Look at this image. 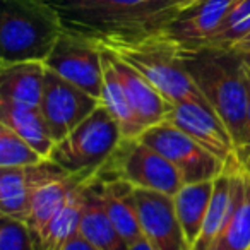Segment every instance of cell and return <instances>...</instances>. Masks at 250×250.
Here are the masks:
<instances>
[{"instance_id": "obj_1", "label": "cell", "mask_w": 250, "mask_h": 250, "mask_svg": "<svg viewBox=\"0 0 250 250\" xmlns=\"http://www.w3.org/2000/svg\"><path fill=\"white\" fill-rule=\"evenodd\" d=\"M93 40L101 50L132 65L171 103L192 101L211 106L185 69L180 48L160 31L106 35Z\"/></svg>"}, {"instance_id": "obj_2", "label": "cell", "mask_w": 250, "mask_h": 250, "mask_svg": "<svg viewBox=\"0 0 250 250\" xmlns=\"http://www.w3.org/2000/svg\"><path fill=\"white\" fill-rule=\"evenodd\" d=\"M182 53V60L195 86L208 100L238 147L243 165L247 141V101L249 79L247 67L231 52L201 48ZM245 168V167H243Z\"/></svg>"}, {"instance_id": "obj_3", "label": "cell", "mask_w": 250, "mask_h": 250, "mask_svg": "<svg viewBox=\"0 0 250 250\" xmlns=\"http://www.w3.org/2000/svg\"><path fill=\"white\" fill-rule=\"evenodd\" d=\"M65 24L52 0H2L0 65L43 62Z\"/></svg>"}, {"instance_id": "obj_4", "label": "cell", "mask_w": 250, "mask_h": 250, "mask_svg": "<svg viewBox=\"0 0 250 250\" xmlns=\"http://www.w3.org/2000/svg\"><path fill=\"white\" fill-rule=\"evenodd\" d=\"M65 28L89 38L153 31L151 0H52Z\"/></svg>"}, {"instance_id": "obj_5", "label": "cell", "mask_w": 250, "mask_h": 250, "mask_svg": "<svg viewBox=\"0 0 250 250\" xmlns=\"http://www.w3.org/2000/svg\"><path fill=\"white\" fill-rule=\"evenodd\" d=\"M122 132L103 103L55 144L48 160L69 173H96L122 143Z\"/></svg>"}, {"instance_id": "obj_6", "label": "cell", "mask_w": 250, "mask_h": 250, "mask_svg": "<svg viewBox=\"0 0 250 250\" xmlns=\"http://www.w3.org/2000/svg\"><path fill=\"white\" fill-rule=\"evenodd\" d=\"M103 178H120L137 188L175 195L185 185L180 171L141 139H122L110 160L98 170Z\"/></svg>"}, {"instance_id": "obj_7", "label": "cell", "mask_w": 250, "mask_h": 250, "mask_svg": "<svg viewBox=\"0 0 250 250\" xmlns=\"http://www.w3.org/2000/svg\"><path fill=\"white\" fill-rule=\"evenodd\" d=\"M139 139L167 158L180 171L185 184L214 180L226 171L218 158L168 120L147 127Z\"/></svg>"}, {"instance_id": "obj_8", "label": "cell", "mask_w": 250, "mask_h": 250, "mask_svg": "<svg viewBox=\"0 0 250 250\" xmlns=\"http://www.w3.org/2000/svg\"><path fill=\"white\" fill-rule=\"evenodd\" d=\"M45 67L101 100L103 52L93 38L65 28L45 60Z\"/></svg>"}, {"instance_id": "obj_9", "label": "cell", "mask_w": 250, "mask_h": 250, "mask_svg": "<svg viewBox=\"0 0 250 250\" xmlns=\"http://www.w3.org/2000/svg\"><path fill=\"white\" fill-rule=\"evenodd\" d=\"M165 120L173 124L194 141H197L202 147H206L212 156L225 165L226 171L243 170L235 139L211 106L192 101L173 103Z\"/></svg>"}, {"instance_id": "obj_10", "label": "cell", "mask_w": 250, "mask_h": 250, "mask_svg": "<svg viewBox=\"0 0 250 250\" xmlns=\"http://www.w3.org/2000/svg\"><path fill=\"white\" fill-rule=\"evenodd\" d=\"M100 104L101 100L60 77L53 70L46 69L45 89L40 108L55 144L69 136Z\"/></svg>"}, {"instance_id": "obj_11", "label": "cell", "mask_w": 250, "mask_h": 250, "mask_svg": "<svg viewBox=\"0 0 250 250\" xmlns=\"http://www.w3.org/2000/svg\"><path fill=\"white\" fill-rule=\"evenodd\" d=\"M235 0H195L175 12L160 29L163 36L184 52L201 50L216 31Z\"/></svg>"}, {"instance_id": "obj_12", "label": "cell", "mask_w": 250, "mask_h": 250, "mask_svg": "<svg viewBox=\"0 0 250 250\" xmlns=\"http://www.w3.org/2000/svg\"><path fill=\"white\" fill-rule=\"evenodd\" d=\"M143 233L156 250H190L178 221L173 195L134 187Z\"/></svg>"}, {"instance_id": "obj_13", "label": "cell", "mask_w": 250, "mask_h": 250, "mask_svg": "<svg viewBox=\"0 0 250 250\" xmlns=\"http://www.w3.org/2000/svg\"><path fill=\"white\" fill-rule=\"evenodd\" d=\"M60 173H65V170L55 165L52 160H45L33 167L0 168V211L2 214L26 223L33 190L45 180Z\"/></svg>"}, {"instance_id": "obj_14", "label": "cell", "mask_w": 250, "mask_h": 250, "mask_svg": "<svg viewBox=\"0 0 250 250\" xmlns=\"http://www.w3.org/2000/svg\"><path fill=\"white\" fill-rule=\"evenodd\" d=\"M103 52L110 59L111 65H113L115 72H117L118 79L125 89V94L129 98L137 118L144 125V129L163 122L173 103L167 100L143 74L137 72L125 60L118 59L117 55L106 52V50H103Z\"/></svg>"}, {"instance_id": "obj_15", "label": "cell", "mask_w": 250, "mask_h": 250, "mask_svg": "<svg viewBox=\"0 0 250 250\" xmlns=\"http://www.w3.org/2000/svg\"><path fill=\"white\" fill-rule=\"evenodd\" d=\"M250 249V171H231L229 208L219 235L209 250Z\"/></svg>"}, {"instance_id": "obj_16", "label": "cell", "mask_w": 250, "mask_h": 250, "mask_svg": "<svg viewBox=\"0 0 250 250\" xmlns=\"http://www.w3.org/2000/svg\"><path fill=\"white\" fill-rule=\"evenodd\" d=\"M79 233L101 250H129L127 242L122 238L106 212L96 173L83 185V212H81Z\"/></svg>"}, {"instance_id": "obj_17", "label": "cell", "mask_w": 250, "mask_h": 250, "mask_svg": "<svg viewBox=\"0 0 250 250\" xmlns=\"http://www.w3.org/2000/svg\"><path fill=\"white\" fill-rule=\"evenodd\" d=\"M94 173H60L40 184L33 190L31 202H29V214L26 225L33 231V235H40L45 226L53 219V216L60 211L67 202L72 190L91 178Z\"/></svg>"}, {"instance_id": "obj_18", "label": "cell", "mask_w": 250, "mask_h": 250, "mask_svg": "<svg viewBox=\"0 0 250 250\" xmlns=\"http://www.w3.org/2000/svg\"><path fill=\"white\" fill-rule=\"evenodd\" d=\"M96 178L101 187V197H103L104 208L108 216L113 221L115 228L127 242V245L146 238L141 228L139 212H137L136 197H134V185L120 178H103L98 175Z\"/></svg>"}, {"instance_id": "obj_19", "label": "cell", "mask_w": 250, "mask_h": 250, "mask_svg": "<svg viewBox=\"0 0 250 250\" xmlns=\"http://www.w3.org/2000/svg\"><path fill=\"white\" fill-rule=\"evenodd\" d=\"M46 67L43 62H18L0 65V101L42 106Z\"/></svg>"}, {"instance_id": "obj_20", "label": "cell", "mask_w": 250, "mask_h": 250, "mask_svg": "<svg viewBox=\"0 0 250 250\" xmlns=\"http://www.w3.org/2000/svg\"><path fill=\"white\" fill-rule=\"evenodd\" d=\"M0 124L7 125L31 144L45 160H48L55 147V141L50 132V127L43 117L42 108L26 106V104L0 101Z\"/></svg>"}, {"instance_id": "obj_21", "label": "cell", "mask_w": 250, "mask_h": 250, "mask_svg": "<svg viewBox=\"0 0 250 250\" xmlns=\"http://www.w3.org/2000/svg\"><path fill=\"white\" fill-rule=\"evenodd\" d=\"M212 188H214V180L195 182V184H185L173 195L178 221L190 250L194 249L201 235L206 212L212 197Z\"/></svg>"}, {"instance_id": "obj_22", "label": "cell", "mask_w": 250, "mask_h": 250, "mask_svg": "<svg viewBox=\"0 0 250 250\" xmlns=\"http://www.w3.org/2000/svg\"><path fill=\"white\" fill-rule=\"evenodd\" d=\"M103 52V50H101ZM103 91H101V103L108 108L113 118L117 120L124 139H139L144 132V125L137 118L129 98L125 94V89L111 65L110 59L103 52Z\"/></svg>"}, {"instance_id": "obj_23", "label": "cell", "mask_w": 250, "mask_h": 250, "mask_svg": "<svg viewBox=\"0 0 250 250\" xmlns=\"http://www.w3.org/2000/svg\"><path fill=\"white\" fill-rule=\"evenodd\" d=\"M229 195H231V171H225L214 178V188H212V197L206 212L204 225L192 250H209V247L212 245L225 225L229 208Z\"/></svg>"}, {"instance_id": "obj_24", "label": "cell", "mask_w": 250, "mask_h": 250, "mask_svg": "<svg viewBox=\"0 0 250 250\" xmlns=\"http://www.w3.org/2000/svg\"><path fill=\"white\" fill-rule=\"evenodd\" d=\"M250 33V0H235L204 48L229 52Z\"/></svg>"}, {"instance_id": "obj_25", "label": "cell", "mask_w": 250, "mask_h": 250, "mask_svg": "<svg viewBox=\"0 0 250 250\" xmlns=\"http://www.w3.org/2000/svg\"><path fill=\"white\" fill-rule=\"evenodd\" d=\"M45 161V158L28 144L21 136L0 124V168L33 167Z\"/></svg>"}, {"instance_id": "obj_26", "label": "cell", "mask_w": 250, "mask_h": 250, "mask_svg": "<svg viewBox=\"0 0 250 250\" xmlns=\"http://www.w3.org/2000/svg\"><path fill=\"white\" fill-rule=\"evenodd\" d=\"M0 250H36L35 235L24 221L2 214Z\"/></svg>"}, {"instance_id": "obj_27", "label": "cell", "mask_w": 250, "mask_h": 250, "mask_svg": "<svg viewBox=\"0 0 250 250\" xmlns=\"http://www.w3.org/2000/svg\"><path fill=\"white\" fill-rule=\"evenodd\" d=\"M192 2H195V0H153L151 2V12H153L154 29H160L175 12L190 5Z\"/></svg>"}, {"instance_id": "obj_28", "label": "cell", "mask_w": 250, "mask_h": 250, "mask_svg": "<svg viewBox=\"0 0 250 250\" xmlns=\"http://www.w3.org/2000/svg\"><path fill=\"white\" fill-rule=\"evenodd\" d=\"M229 52L233 53V55H236L240 60H242V63L247 67V69H250V33L245 36V38L242 40L240 43H236L235 46H233Z\"/></svg>"}, {"instance_id": "obj_29", "label": "cell", "mask_w": 250, "mask_h": 250, "mask_svg": "<svg viewBox=\"0 0 250 250\" xmlns=\"http://www.w3.org/2000/svg\"><path fill=\"white\" fill-rule=\"evenodd\" d=\"M247 79H249V101H247V141L245 153H243V167L250 171V69H247Z\"/></svg>"}, {"instance_id": "obj_30", "label": "cell", "mask_w": 250, "mask_h": 250, "mask_svg": "<svg viewBox=\"0 0 250 250\" xmlns=\"http://www.w3.org/2000/svg\"><path fill=\"white\" fill-rule=\"evenodd\" d=\"M63 250H101V249H98L96 245H93L89 240L84 238V236L77 231L76 235H74L72 238L67 242V245H65V249H63Z\"/></svg>"}, {"instance_id": "obj_31", "label": "cell", "mask_w": 250, "mask_h": 250, "mask_svg": "<svg viewBox=\"0 0 250 250\" xmlns=\"http://www.w3.org/2000/svg\"><path fill=\"white\" fill-rule=\"evenodd\" d=\"M129 250H156V249H154L153 243H151L149 240L143 238V240H139V242L132 243V245L129 247Z\"/></svg>"}, {"instance_id": "obj_32", "label": "cell", "mask_w": 250, "mask_h": 250, "mask_svg": "<svg viewBox=\"0 0 250 250\" xmlns=\"http://www.w3.org/2000/svg\"><path fill=\"white\" fill-rule=\"evenodd\" d=\"M249 250H250V249H249Z\"/></svg>"}]
</instances>
